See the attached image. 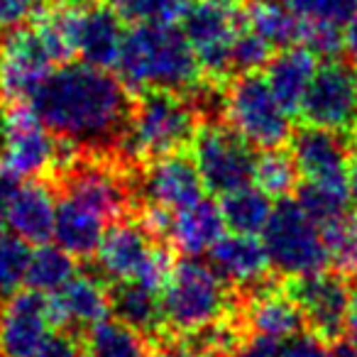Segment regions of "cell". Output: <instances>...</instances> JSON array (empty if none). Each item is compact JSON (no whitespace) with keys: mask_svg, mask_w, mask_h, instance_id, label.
<instances>
[{"mask_svg":"<svg viewBox=\"0 0 357 357\" xmlns=\"http://www.w3.org/2000/svg\"><path fill=\"white\" fill-rule=\"evenodd\" d=\"M32 108L59 139L93 152L120 144L132 110L128 86L108 69L86 61L52 71L32 98Z\"/></svg>","mask_w":357,"mask_h":357,"instance_id":"1","label":"cell"},{"mask_svg":"<svg viewBox=\"0 0 357 357\" xmlns=\"http://www.w3.org/2000/svg\"><path fill=\"white\" fill-rule=\"evenodd\" d=\"M118 79L128 91L189 93L201 84V64L176 25H135L125 32L118 56Z\"/></svg>","mask_w":357,"mask_h":357,"instance_id":"2","label":"cell"},{"mask_svg":"<svg viewBox=\"0 0 357 357\" xmlns=\"http://www.w3.org/2000/svg\"><path fill=\"white\" fill-rule=\"evenodd\" d=\"M196 135V108L186 93L176 91H142L130 110L128 128L120 139L125 154L154 159L181 152Z\"/></svg>","mask_w":357,"mask_h":357,"instance_id":"3","label":"cell"},{"mask_svg":"<svg viewBox=\"0 0 357 357\" xmlns=\"http://www.w3.org/2000/svg\"><path fill=\"white\" fill-rule=\"evenodd\" d=\"M230 306L225 279L211 264L189 257L174 267L162 291L164 326L178 333H201L223 321Z\"/></svg>","mask_w":357,"mask_h":357,"instance_id":"4","label":"cell"},{"mask_svg":"<svg viewBox=\"0 0 357 357\" xmlns=\"http://www.w3.org/2000/svg\"><path fill=\"white\" fill-rule=\"evenodd\" d=\"M269 264L291 279L323 272L331 264L323 230L296 201L274 206L272 218L262 230Z\"/></svg>","mask_w":357,"mask_h":357,"instance_id":"5","label":"cell"},{"mask_svg":"<svg viewBox=\"0 0 357 357\" xmlns=\"http://www.w3.org/2000/svg\"><path fill=\"white\" fill-rule=\"evenodd\" d=\"M223 113L230 128L259 149L282 147L291 137L289 113L257 71H243L230 81L223 96Z\"/></svg>","mask_w":357,"mask_h":357,"instance_id":"6","label":"cell"},{"mask_svg":"<svg viewBox=\"0 0 357 357\" xmlns=\"http://www.w3.org/2000/svg\"><path fill=\"white\" fill-rule=\"evenodd\" d=\"M59 162V139L25 100L0 108V167L17 178L42 176Z\"/></svg>","mask_w":357,"mask_h":357,"instance_id":"7","label":"cell"},{"mask_svg":"<svg viewBox=\"0 0 357 357\" xmlns=\"http://www.w3.org/2000/svg\"><path fill=\"white\" fill-rule=\"evenodd\" d=\"M194 162L211 194L225 196L252 181V144L245 142L230 125H201L194 135Z\"/></svg>","mask_w":357,"mask_h":357,"instance_id":"8","label":"cell"},{"mask_svg":"<svg viewBox=\"0 0 357 357\" xmlns=\"http://www.w3.org/2000/svg\"><path fill=\"white\" fill-rule=\"evenodd\" d=\"M308 125L335 130L342 135L357 132V69L337 59H328L313 74L306 98L298 110Z\"/></svg>","mask_w":357,"mask_h":357,"instance_id":"9","label":"cell"},{"mask_svg":"<svg viewBox=\"0 0 357 357\" xmlns=\"http://www.w3.org/2000/svg\"><path fill=\"white\" fill-rule=\"evenodd\" d=\"M181 25L201 71L208 79H223L233 69V45L240 30V17L233 8L204 0L199 6H191Z\"/></svg>","mask_w":357,"mask_h":357,"instance_id":"10","label":"cell"},{"mask_svg":"<svg viewBox=\"0 0 357 357\" xmlns=\"http://www.w3.org/2000/svg\"><path fill=\"white\" fill-rule=\"evenodd\" d=\"M54 56L35 27H15L0 42V96L6 100L35 98L47 76L54 71Z\"/></svg>","mask_w":357,"mask_h":357,"instance_id":"11","label":"cell"},{"mask_svg":"<svg viewBox=\"0 0 357 357\" xmlns=\"http://www.w3.org/2000/svg\"><path fill=\"white\" fill-rule=\"evenodd\" d=\"M289 294L303 313V323L323 340H337L345 335L352 291L345 274L316 272L291 282Z\"/></svg>","mask_w":357,"mask_h":357,"instance_id":"12","label":"cell"},{"mask_svg":"<svg viewBox=\"0 0 357 357\" xmlns=\"http://www.w3.org/2000/svg\"><path fill=\"white\" fill-rule=\"evenodd\" d=\"M54 333L50 296L35 289L17 291L0 308V357H35Z\"/></svg>","mask_w":357,"mask_h":357,"instance_id":"13","label":"cell"},{"mask_svg":"<svg viewBox=\"0 0 357 357\" xmlns=\"http://www.w3.org/2000/svg\"><path fill=\"white\" fill-rule=\"evenodd\" d=\"M204 178L194 159L181 152L154 157L139 184V194L147 204L162 206L167 211H178L204 199Z\"/></svg>","mask_w":357,"mask_h":357,"instance_id":"14","label":"cell"},{"mask_svg":"<svg viewBox=\"0 0 357 357\" xmlns=\"http://www.w3.org/2000/svg\"><path fill=\"white\" fill-rule=\"evenodd\" d=\"M291 157L306 181L347 186V164H350L347 135L308 125L294 135Z\"/></svg>","mask_w":357,"mask_h":357,"instance_id":"15","label":"cell"},{"mask_svg":"<svg viewBox=\"0 0 357 357\" xmlns=\"http://www.w3.org/2000/svg\"><path fill=\"white\" fill-rule=\"evenodd\" d=\"M64 174L66 199L86 206L103 220H118L130 204V191L118 172L100 162L76 159Z\"/></svg>","mask_w":357,"mask_h":357,"instance_id":"16","label":"cell"},{"mask_svg":"<svg viewBox=\"0 0 357 357\" xmlns=\"http://www.w3.org/2000/svg\"><path fill=\"white\" fill-rule=\"evenodd\" d=\"M54 326L91 328L113 311L110 291L100 274H74L59 291L50 294Z\"/></svg>","mask_w":357,"mask_h":357,"instance_id":"17","label":"cell"},{"mask_svg":"<svg viewBox=\"0 0 357 357\" xmlns=\"http://www.w3.org/2000/svg\"><path fill=\"white\" fill-rule=\"evenodd\" d=\"M152 248V233L142 223L118 220L110 225V230H105L96 250L98 274L105 282H130Z\"/></svg>","mask_w":357,"mask_h":357,"instance_id":"18","label":"cell"},{"mask_svg":"<svg viewBox=\"0 0 357 357\" xmlns=\"http://www.w3.org/2000/svg\"><path fill=\"white\" fill-rule=\"evenodd\" d=\"M125 32L120 15L103 6H79L76 15V56L98 69L118 64Z\"/></svg>","mask_w":357,"mask_h":357,"instance_id":"19","label":"cell"},{"mask_svg":"<svg viewBox=\"0 0 357 357\" xmlns=\"http://www.w3.org/2000/svg\"><path fill=\"white\" fill-rule=\"evenodd\" d=\"M211 267L235 287H259L272 264L257 235L230 233L211 248Z\"/></svg>","mask_w":357,"mask_h":357,"instance_id":"20","label":"cell"},{"mask_svg":"<svg viewBox=\"0 0 357 357\" xmlns=\"http://www.w3.org/2000/svg\"><path fill=\"white\" fill-rule=\"evenodd\" d=\"M318 69V56L306 45H291L272 54L264 66V79L289 115H298L306 91Z\"/></svg>","mask_w":357,"mask_h":357,"instance_id":"21","label":"cell"},{"mask_svg":"<svg viewBox=\"0 0 357 357\" xmlns=\"http://www.w3.org/2000/svg\"><path fill=\"white\" fill-rule=\"evenodd\" d=\"M56 218L54 194L45 181H27L20 184L8 206L6 225L13 235L25 243L42 245L52 238Z\"/></svg>","mask_w":357,"mask_h":357,"instance_id":"22","label":"cell"},{"mask_svg":"<svg viewBox=\"0 0 357 357\" xmlns=\"http://www.w3.org/2000/svg\"><path fill=\"white\" fill-rule=\"evenodd\" d=\"M225 228L228 225L220 206L211 199H199L186 208L174 211L169 240L186 257H201L211 252V248L223 238Z\"/></svg>","mask_w":357,"mask_h":357,"instance_id":"23","label":"cell"},{"mask_svg":"<svg viewBox=\"0 0 357 357\" xmlns=\"http://www.w3.org/2000/svg\"><path fill=\"white\" fill-rule=\"evenodd\" d=\"M248 326L257 335L282 342L298 335L303 313L291 294H284L279 289H259L248 306Z\"/></svg>","mask_w":357,"mask_h":357,"instance_id":"24","label":"cell"},{"mask_svg":"<svg viewBox=\"0 0 357 357\" xmlns=\"http://www.w3.org/2000/svg\"><path fill=\"white\" fill-rule=\"evenodd\" d=\"M103 223L105 220L98 213L64 196L61 204H56L52 238L74 257H93L105 233Z\"/></svg>","mask_w":357,"mask_h":357,"instance_id":"25","label":"cell"},{"mask_svg":"<svg viewBox=\"0 0 357 357\" xmlns=\"http://www.w3.org/2000/svg\"><path fill=\"white\" fill-rule=\"evenodd\" d=\"M240 20L272 50L301 45V20L289 10L284 0H252Z\"/></svg>","mask_w":357,"mask_h":357,"instance_id":"26","label":"cell"},{"mask_svg":"<svg viewBox=\"0 0 357 357\" xmlns=\"http://www.w3.org/2000/svg\"><path fill=\"white\" fill-rule=\"evenodd\" d=\"M110 301H113L115 316L142 335H152V333L162 331L164 311L159 294L149 291L135 282H120L118 289L110 291Z\"/></svg>","mask_w":357,"mask_h":357,"instance_id":"27","label":"cell"},{"mask_svg":"<svg viewBox=\"0 0 357 357\" xmlns=\"http://www.w3.org/2000/svg\"><path fill=\"white\" fill-rule=\"evenodd\" d=\"M220 211H223L225 225L233 233L245 235H257L264 230V225L272 218V196L264 194L259 186H240V189L230 191L220 201Z\"/></svg>","mask_w":357,"mask_h":357,"instance_id":"28","label":"cell"},{"mask_svg":"<svg viewBox=\"0 0 357 357\" xmlns=\"http://www.w3.org/2000/svg\"><path fill=\"white\" fill-rule=\"evenodd\" d=\"M86 352L89 357H149L144 335L120 318H103L91 326L86 335Z\"/></svg>","mask_w":357,"mask_h":357,"instance_id":"29","label":"cell"},{"mask_svg":"<svg viewBox=\"0 0 357 357\" xmlns=\"http://www.w3.org/2000/svg\"><path fill=\"white\" fill-rule=\"evenodd\" d=\"M76 274V257L59 245L42 243L30 252L25 284L40 294H54Z\"/></svg>","mask_w":357,"mask_h":357,"instance_id":"30","label":"cell"},{"mask_svg":"<svg viewBox=\"0 0 357 357\" xmlns=\"http://www.w3.org/2000/svg\"><path fill=\"white\" fill-rule=\"evenodd\" d=\"M252 181L272 199H287L298 181V167L291 152H282L279 147L264 149L255 157Z\"/></svg>","mask_w":357,"mask_h":357,"instance_id":"31","label":"cell"},{"mask_svg":"<svg viewBox=\"0 0 357 357\" xmlns=\"http://www.w3.org/2000/svg\"><path fill=\"white\" fill-rule=\"evenodd\" d=\"M113 10L132 25H178L191 10V0H113Z\"/></svg>","mask_w":357,"mask_h":357,"instance_id":"32","label":"cell"},{"mask_svg":"<svg viewBox=\"0 0 357 357\" xmlns=\"http://www.w3.org/2000/svg\"><path fill=\"white\" fill-rule=\"evenodd\" d=\"M296 204L316 220L318 225H326L331 220L340 218L350 208V196L347 186L342 184H318V181H306L298 189Z\"/></svg>","mask_w":357,"mask_h":357,"instance_id":"33","label":"cell"},{"mask_svg":"<svg viewBox=\"0 0 357 357\" xmlns=\"http://www.w3.org/2000/svg\"><path fill=\"white\" fill-rule=\"evenodd\" d=\"M331 264L345 277L357 274V215H340L321 225Z\"/></svg>","mask_w":357,"mask_h":357,"instance_id":"34","label":"cell"},{"mask_svg":"<svg viewBox=\"0 0 357 357\" xmlns=\"http://www.w3.org/2000/svg\"><path fill=\"white\" fill-rule=\"evenodd\" d=\"M30 243L17 235H0V301L25 287L27 264H30Z\"/></svg>","mask_w":357,"mask_h":357,"instance_id":"35","label":"cell"},{"mask_svg":"<svg viewBox=\"0 0 357 357\" xmlns=\"http://www.w3.org/2000/svg\"><path fill=\"white\" fill-rule=\"evenodd\" d=\"M284 3L301 20V25H328L345 30V25L357 13V0H284Z\"/></svg>","mask_w":357,"mask_h":357,"instance_id":"36","label":"cell"},{"mask_svg":"<svg viewBox=\"0 0 357 357\" xmlns=\"http://www.w3.org/2000/svg\"><path fill=\"white\" fill-rule=\"evenodd\" d=\"M272 47L250 27L243 25L240 20V30L233 45V66L243 74V71H259L267 66V61L272 59Z\"/></svg>","mask_w":357,"mask_h":357,"instance_id":"37","label":"cell"},{"mask_svg":"<svg viewBox=\"0 0 357 357\" xmlns=\"http://www.w3.org/2000/svg\"><path fill=\"white\" fill-rule=\"evenodd\" d=\"M174 267H176V264H174V257L167 248H152L130 282L139 284V287L149 289V291H154V294H162L169 277H172Z\"/></svg>","mask_w":357,"mask_h":357,"instance_id":"38","label":"cell"},{"mask_svg":"<svg viewBox=\"0 0 357 357\" xmlns=\"http://www.w3.org/2000/svg\"><path fill=\"white\" fill-rule=\"evenodd\" d=\"M47 8V0H0V32L22 27Z\"/></svg>","mask_w":357,"mask_h":357,"instance_id":"39","label":"cell"},{"mask_svg":"<svg viewBox=\"0 0 357 357\" xmlns=\"http://www.w3.org/2000/svg\"><path fill=\"white\" fill-rule=\"evenodd\" d=\"M279 357H340L328 340L318 337L316 333H308V335H294L287 340V345H282Z\"/></svg>","mask_w":357,"mask_h":357,"instance_id":"40","label":"cell"},{"mask_svg":"<svg viewBox=\"0 0 357 357\" xmlns=\"http://www.w3.org/2000/svg\"><path fill=\"white\" fill-rule=\"evenodd\" d=\"M279 350H282L279 340H272V337L257 335V333H255L250 340L238 342V345L230 350L228 357H279Z\"/></svg>","mask_w":357,"mask_h":357,"instance_id":"41","label":"cell"},{"mask_svg":"<svg viewBox=\"0 0 357 357\" xmlns=\"http://www.w3.org/2000/svg\"><path fill=\"white\" fill-rule=\"evenodd\" d=\"M35 357H81L76 340L66 333H52L45 345L35 352Z\"/></svg>","mask_w":357,"mask_h":357,"instance_id":"42","label":"cell"},{"mask_svg":"<svg viewBox=\"0 0 357 357\" xmlns=\"http://www.w3.org/2000/svg\"><path fill=\"white\" fill-rule=\"evenodd\" d=\"M20 186V178L13 176L8 169L0 167V228L6 225V215H8V206H10L13 194L17 191Z\"/></svg>","mask_w":357,"mask_h":357,"instance_id":"43","label":"cell"},{"mask_svg":"<svg viewBox=\"0 0 357 357\" xmlns=\"http://www.w3.org/2000/svg\"><path fill=\"white\" fill-rule=\"evenodd\" d=\"M342 357H357V287L352 291L350 313H347V326H345V352Z\"/></svg>","mask_w":357,"mask_h":357,"instance_id":"44","label":"cell"},{"mask_svg":"<svg viewBox=\"0 0 357 357\" xmlns=\"http://www.w3.org/2000/svg\"><path fill=\"white\" fill-rule=\"evenodd\" d=\"M342 50H345L350 64L357 69V13L345 25V30H342Z\"/></svg>","mask_w":357,"mask_h":357,"instance_id":"45","label":"cell"},{"mask_svg":"<svg viewBox=\"0 0 357 357\" xmlns=\"http://www.w3.org/2000/svg\"><path fill=\"white\" fill-rule=\"evenodd\" d=\"M347 196L350 206L357 211V147L350 152V164H347Z\"/></svg>","mask_w":357,"mask_h":357,"instance_id":"46","label":"cell"},{"mask_svg":"<svg viewBox=\"0 0 357 357\" xmlns=\"http://www.w3.org/2000/svg\"><path fill=\"white\" fill-rule=\"evenodd\" d=\"M149 357H196V350L189 345H162L149 352Z\"/></svg>","mask_w":357,"mask_h":357,"instance_id":"47","label":"cell"},{"mask_svg":"<svg viewBox=\"0 0 357 357\" xmlns=\"http://www.w3.org/2000/svg\"><path fill=\"white\" fill-rule=\"evenodd\" d=\"M208 3H218V6H225V8H235L240 3H248V0H208Z\"/></svg>","mask_w":357,"mask_h":357,"instance_id":"48","label":"cell"},{"mask_svg":"<svg viewBox=\"0 0 357 357\" xmlns=\"http://www.w3.org/2000/svg\"><path fill=\"white\" fill-rule=\"evenodd\" d=\"M69 3H76V6H93L96 0H69Z\"/></svg>","mask_w":357,"mask_h":357,"instance_id":"49","label":"cell"}]
</instances>
